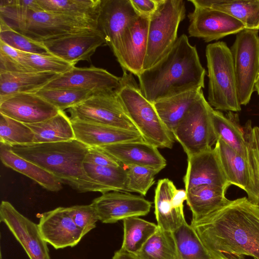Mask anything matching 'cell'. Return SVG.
<instances>
[{"label": "cell", "instance_id": "6da1fadb", "mask_svg": "<svg viewBox=\"0 0 259 259\" xmlns=\"http://www.w3.org/2000/svg\"><path fill=\"white\" fill-rule=\"evenodd\" d=\"M190 224L213 259H259V206L247 197Z\"/></svg>", "mask_w": 259, "mask_h": 259}, {"label": "cell", "instance_id": "7a4b0ae2", "mask_svg": "<svg viewBox=\"0 0 259 259\" xmlns=\"http://www.w3.org/2000/svg\"><path fill=\"white\" fill-rule=\"evenodd\" d=\"M205 74L196 47L183 34L164 57L137 77L142 93L153 104L187 91L202 90Z\"/></svg>", "mask_w": 259, "mask_h": 259}, {"label": "cell", "instance_id": "3957f363", "mask_svg": "<svg viewBox=\"0 0 259 259\" xmlns=\"http://www.w3.org/2000/svg\"><path fill=\"white\" fill-rule=\"evenodd\" d=\"M89 148L76 139L11 146L15 153L42 167L78 192H110L84 171V160Z\"/></svg>", "mask_w": 259, "mask_h": 259}, {"label": "cell", "instance_id": "277c9868", "mask_svg": "<svg viewBox=\"0 0 259 259\" xmlns=\"http://www.w3.org/2000/svg\"><path fill=\"white\" fill-rule=\"evenodd\" d=\"M0 21L38 42L97 28L83 19L23 7L17 0H0Z\"/></svg>", "mask_w": 259, "mask_h": 259}, {"label": "cell", "instance_id": "5b68a950", "mask_svg": "<svg viewBox=\"0 0 259 259\" xmlns=\"http://www.w3.org/2000/svg\"><path fill=\"white\" fill-rule=\"evenodd\" d=\"M123 71L115 92L125 113L146 142L157 148L171 149L172 134L160 119L154 104L144 96L133 74Z\"/></svg>", "mask_w": 259, "mask_h": 259}, {"label": "cell", "instance_id": "8992f818", "mask_svg": "<svg viewBox=\"0 0 259 259\" xmlns=\"http://www.w3.org/2000/svg\"><path fill=\"white\" fill-rule=\"evenodd\" d=\"M208 70V103L217 110H241L232 53L226 43L217 41L205 49Z\"/></svg>", "mask_w": 259, "mask_h": 259}, {"label": "cell", "instance_id": "52a82bcc", "mask_svg": "<svg viewBox=\"0 0 259 259\" xmlns=\"http://www.w3.org/2000/svg\"><path fill=\"white\" fill-rule=\"evenodd\" d=\"M186 16L183 0H161L149 18L148 44L143 70L157 63L171 49L178 37L179 26Z\"/></svg>", "mask_w": 259, "mask_h": 259}, {"label": "cell", "instance_id": "ba28073f", "mask_svg": "<svg viewBox=\"0 0 259 259\" xmlns=\"http://www.w3.org/2000/svg\"><path fill=\"white\" fill-rule=\"evenodd\" d=\"M212 107L203 95L187 112L172 132L187 157L212 148L217 139L211 119Z\"/></svg>", "mask_w": 259, "mask_h": 259}, {"label": "cell", "instance_id": "9c48e42d", "mask_svg": "<svg viewBox=\"0 0 259 259\" xmlns=\"http://www.w3.org/2000/svg\"><path fill=\"white\" fill-rule=\"evenodd\" d=\"M241 105H246L255 91L259 74L258 30L244 29L236 34L230 48Z\"/></svg>", "mask_w": 259, "mask_h": 259}, {"label": "cell", "instance_id": "30bf717a", "mask_svg": "<svg viewBox=\"0 0 259 259\" xmlns=\"http://www.w3.org/2000/svg\"><path fill=\"white\" fill-rule=\"evenodd\" d=\"M68 111L71 120L138 132L124 110L115 91L95 94Z\"/></svg>", "mask_w": 259, "mask_h": 259}, {"label": "cell", "instance_id": "8fae6325", "mask_svg": "<svg viewBox=\"0 0 259 259\" xmlns=\"http://www.w3.org/2000/svg\"><path fill=\"white\" fill-rule=\"evenodd\" d=\"M0 221L7 226L30 259H51L47 243L36 224L19 212L9 202L2 201Z\"/></svg>", "mask_w": 259, "mask_h": 259}, {"label": "cell", "instance_id": "7c38bea8", "mask_svg": "<svg viewBox=\"0 0 259 259\" xmlns=\"http://www.w3.org/2000/svg\"><path fill=\"white\" fill-rule=\"evenodd\" d=\"M52 55L75 65L78 62H91L92 56L100 47L106 45L98 29L81 31L41 42Z\"/></svg>", "mask_w": 259, "mask_h": 259}, {"label": "cell", "instance_id": "4fadbf2b", "mask_svg": "<svg viewBox=\"0 0 259 259\" xmlns=\"http://www.w3.org/2000/svg\"><path fill=\"white\" fill-rule=\"evenodd\" d=\"M188 18L189 35L201 38L206 42L237 34L245 29L240 21L230 15L208 8L194 7Z\"/></svg>", "mask_w": 259, "mask_h": 259}, {"label": "cell", "instance_id": "5bb4252c", "mask_svg": "<svg viewBox=\"0 0 259 259\" xmlns=\"http://www.w3.org/2000/svg\"><path fill=\"white\" fill-rule=\"evenodd\" d=\"M97 212L99 220L112 224L126 218L147 215L152 203L143 197L122 191L106 192L91 203Z\"/></svg>", "mask_w": 259, "mask_h": 259}, {"label": "cell", "instance_id": "9a60e30c", "mask_svg": "<svg viewBox=\"0 0 259 259\" xmlns=\"http://www.w3.org/2000/svg\"><path fill=\"white\" fill-rule=\"evenodd\" d=\"M138 16L130 0H101L97 28L115 57L125 29Z\"/></svg>", "mask_w": 259, "mask_h": 259}, {"label": "cell", "instance_id": "2e32d148", "mask_svg": "<svg viewBox=\"0 0 259 259\" xmlns=\"http://www.w3.org/2000/svg\"><path fill=\"white\" fill-rule=\"evenodd\" d=\"M149 19L138 16L125 29L115 57L123 70L136 75L143 70Z\"/></svg>", "mask_w": 259, "mask_h": 259}, {"label": "cell", "instance_id": "e0dca14e", "mask_svg": "<svg viewBox=\"0 0 259 259\" xmlns=\"http://www.w3.org/2000/svg\"><path fill=\"white\" fill-rule=\"evenodd\" d=\"M120 78L104 69L94 66L74 67L51 81L43 89L73 88L97 94L116 91L119 85Z\"/></svg>", "mask_w": 259, "mask_h": 259}, {"label": "cell", "instance_id": "ac0fdd59", "mask_svg": "<svg viewBox=\"0 0 259 259\" xmlns=\"http://www.w3.org/2000/svg\"><path fill=\"white\" fill-rule=\"evenodd\" d=\"M59 111L35 93H19L0 98V113L24 124L42 122Z\"/></svg>", "mask_w": 259, "mask_h": 259}, {"label": "cell", "instance_id": "d6986e66", "mask_svg": "<svg viewBox=\"0 0 259 259\" xmlns=\"http://www.w3.org/2000/svg\"><path fill=\"white\" fill-rule=\"evenodd\" d=\"M37 225L44 240L56 249L73 247L84 236L69 215L67 207H58L44 212Z\"/></svg>", "mask_w": 259, "mask_h": 259}, {"label": "cell", "instance_id": "ffe728a7", "mask_svg": "<svg viewBox=\"0 0 259 259\" xmlns=\"http://www.w3.org/2000/svg\"><path fill=\"white\" fill-rule=\"evenodd\" d=\"M184 182L186 191L202 185H217L227 188L231 185L214 147L187 157Z\"/></svg>", "mask_w": 259, "mask_h": 259}, {"label": "cell", "instance_id": "44dd1931", "mask_svg": "<svg viewBox=\"0 0 259 259\" xmlns=\"http://www.w3.org/2000/svg\"><path fill=\"white\" fill-rule=\"evenodd\" d=\"M99 148L126 166H146L160 171L166 165L158 148L145 141L123 142Z\"/></svg>", "mask_w": 259, "mask_h": 259}, {"label": "cell", "instance_id": "7402d4cb", "mask_svg": "<svg viewBox=\"0 0 259 259\" xmlns=\"http://www.w3.org/2000/svg\"><path fill=\"white\" fill-rule=\"evenodd\" d=\"M75 139L90 147L145 141L139 132L110 126L71 120Z\"/></svg>", "mask_w": 259, "mask_h": 259}, {"label": "cell", "instance_id": "603a6c76", "mask_svg": "<svg viewBox=\"0 0 259 259\" xmlns=\"http://www.w3.org/2000/svg\"><path fill=\"white\" fill-rule=\"evenodd\" d=\"M177 188L167 178L159 180L155 190L154 213L159 228L174 232L186 222L184 210L174 207L171 199Z\"/></svg>", "mask_w": 259, "mask_h": 259}, {"label": "cell", "instance_id": "cb8c5ba5", "mask_svg": "<svg viewBox=\"0 0 259 259\" xmlns=\"http://www.w3.org/2000/svg\"><path fill=\"white\" fill-rule=\"evenodd\" d=\"M0 158L6 166L29 178L47 190L57 192L62 188V183L59 179L15 153L9 145L0 144Z\"/></svg>", "mask_w": 259, "mask_h": 259}, {"label": "cell", "instance_id": "d4e9b609", "mask_svg": "<svg viewBox=\"0 0 259 259\" xmlns=\"http://www.w3.org/2000/svg\"><path fill=\"white\" fill-rule=\"evenodd\" d=\"M194 7L223 12L240 21L245 29L259 30V0H189Z\"/></svg>", "mask_w": 259, "mask_h": 259}, {"label": "cell", "instance_id": "484cf974", "mask_svg": "<svg viewBox=\"0 0 259 259\" xmlns=\"http://www.w3.org/2000/svg\"><path fill=\"white\" fill-rule=\"evenodd\" d=\"M227 187L206 185L186 191L187 204L192 213V221H198L227 204Z\"/></svg>", "mask_w": 259, "mask_h": 259}, {"label": "cell", "instance_id": "4316f807", "mask_svg": "<svg viewBox=\"0 0 259 259\" xmlns=\"http://www.w3.org/2000/svg\"><path fill=\"white\" fill-rule=\"evenodd\" d=\"M60 75L50 72H0V98L19 93H35Z\"/></svg>", "mask_w": 259, "mask_h": 259}, {"label": "cell", "instance_id": "83f0119b", "mask_svg": "<svg viewBox=\"0 0 259 259\" xmlns=\"http://www.w3.org/2000/svg\"><path fill=\"white\" fill-rule=\"evenodd\" d=\"M203 95L202 90H194L153 103L160 119L172 133L189 109Z\"/></svg>", "mask_w": 259, "mask_h": 259}, {"label": "cell", "instance_id": "f1b7e54d", "mask_svg": "<svg viewBox=\"0 0 259 259\" xmlns=\"http://www.w3.org/2000/svg\"><path fill=\"white\" fill-rule=\"evenodd\" d=\"M214 148L229 183L238 186L247 193L249 177L246 158L221 139L217 140Z\"/></svg>", "mask_w": 259, "mask_h": 259}, {"label": "cell", "instance_id": "f546056e", "mask_svg": "<svg viewBox=\"0 0 259 259\" xmlns=\"http://www.w3.org/2000/svg\"><path fill=\"white\" fill-rule=\"evenodd\" d=\"M34 134L33 143H47L75 139L71 120L64 111L42 122L25 124Z\"/></svg>", "mask_w": 259, "mask_h": 259}, {"label": "cell", "instance_id": "4dcf8cb0", "mask_svg": "<svg viewBox=\"0 0 259 259\" xmlns=\"http://www.w3.org/2000/svg\"><path fill=\"white\" fill-rule=\"evenodd\" d=\"M212 125L218 139L246 158V143L243 129L238 124L237 114L229 112L228 117L212 108L210 111Z\"/></svg>", "mask_w": 259, "mask_h": 259}, {"label": "cell", "instance_id": "1f68e13d", "mask_svg": "<svg viewBox=\"0 0 259 259\" xmlns=\"http://www.w3.org/2000/svg\"><path fill=\"white\" fill-rule=\"evenodd\" d=\"M46 11L84 19L97 24L101 0H37Z\"/></svg>", "mask_w": 259, "mask_h": 259}, {"label": "cell", "instance_id": "d6a6232c", "mask_svg": "<svg viewBox=\"0 0 259 259\" xmlns=\"http://www.w3.org/2000/svg\"><path fill=\"white\" fill-rule=\"evenodd\" d=\"M246 143V159L247 162L249 185L248 199L259 206V127H252L249 120L242 128Z\"/></svg>", "mask_w": 259, "mask_h": 259}, {"label": "cell", "instance_id": "836d02e7", "mask_svg": "<svg viewBox=\"0 0 259 259\" xmlns=\"http://www.w3.org/2000/svg\"><path fill=\"white\" fill-rule=\"evenodd\" d=\"M123 236L121 249L137 255L158 230L157 224L138 217L123 220Z\"/></svg>", "mask_w": 259, "mask_h": 259}, {"label": "cell", "instance_id": "e575fe53", "mask_svg": "<svg viewBox=\"0 0 259 259\" xmlns=\"http://www.w3.org/2000/svg\"><path fill=\"white\" fill-rule=\"evenodd\" d=\"M136 255L140 259H180L173 232L158 228Z\"/></svg>", "mask_w": 259, "mask_h": 259}, {"label": "cell", "instance_id": "d590c367", "mask_svg": "<svg viewBox=\"0 0 259 259\" xmlns=\"http://www.w3.org/2000/svg\"><path fill=\"white\" fill-rule=\"evenodd\" d=\"M173 233L180 259H213L193 227L186 221Z\"/></svg>", "mask_w": 259, "mask_h": 259}, {"label": "cell", "instance_id": "8d00e7d4", "mask_svg": "<svg viewBox=\"0 0 259 259\" xmlns=\"http://www.w3.org/2000/svg\"><path fill=\"white\" fill-rule=\"evenodd\" d=\"M83 167L88 177L110 191L125 192L127 175L123 165L114 167L84 163Z\"/></svg>", "mask_w": 259, "mask_h": 259}, {"label": "cell", "instance_id": "74e56055", "mask_svg": "<svg viewBox=\"0 0 259 259\" xmlns=\"http://www.w3.org/2000/svg\"><path fill=\"white\" fill-rule=\"evenodd\" d=\"M35 93L61 111L73 107L95 94L90 91L73 88L42 89Z\"/></svg>", "mask_w": 259, "mask_h": 259}, {"label": "cell", "instance_id": "f35d334b", "mask_svg": "<svg viewBox=\"0 0 259 259\" xmlns=\"http://www.w3.org/2000/svg\"><path fill=\"white\" fill-rule=\"evenodd\" d=\"M34 134L25 124L0 113V142L10 146L33 143Z\"/></svg>", "mask_w": 259, "mask_h": 259}, {"label": "cell", "instance_id": "ab89813d", "mask_svg": "<svg viewBox=\"0 0 259 259\" xmlns=\"http://www.w3.org/2000/svg\"><path fill=\"white\" fill-rule=\"evenodd\" d=\"M25 64L34 72H50L62 74L74 65L52 54L41 55L23 52Z\"/></svg>", "mask_w": 259, "mask_h": 259}, {"label": "cell", "instance_id": "60d3db41", "mask_svg": "<svg viewBox=\"0 0 259 259\" xmlns=\"http://www.w3.org/2000/svg\"><path fill=\"white\" fill-rule=\"evenodd\" d=\"M126 192H134L145 196L154 183L156 174L160 171L143 166H126Z\"/></svg>", "mask_w": 259, "mask_h": 259}, {"label": "cell", "instance_id": "b9f144b4", "mask_svg": "<svg viewBox=\"0 0 259 259\" xmlns=\"http://www.w3.org/2000/svg\"><path fill=\"white\" fill-rule=\"evenodd\" d=\"M0 41L18 51L31 54H51L41 42L33 41L0 21Z\"/></svg>", "mask_w": 259, "mask_h": 259}, {"label": "cell", "instance_id": "7bdbcfd3", "mask_svg": "<svg viewBox=\"0 0 259 259\" xmlns=\"http://www.w3.org/2000/svg\"><path fill=\"white\" fill-rule=\"evenodd\" d=\"M67 208L71 218L84 236L96 227L99 218L92 203L73 205Z\"/></svg>", "mask_w": 259, "mask_h": 259}, {"label": "cell", "instance_id": "ee69618b", "mask_svg": "<svg viewBox=\"0 0 259 259\" xmlns=\"http://www.w3.org/2000/svg\"><path fill=\"white\" fill-rule=\"evenodd\" d=\"M84 163L114 167L122 165L114 158L99 147H90L85 157Z\"/></svg>", "mask_w": 259, "mask_h": 259}, {"label": "cell", "instance_id": "f6af8a7d", "mask_svg": "<svg viewBox=\"0 0 259 259\" xmlns=\"http://www.w3.org/2000/svg\"><path fill=\"white\" fill-rule=\"evenodd\" d=\"M138 16L149 19L157 10L161 0H130Z\"/></svg>", "mask_w": 259, "mask_h": 259}, {"label": "cell", "instance_id": "bcb514c9", "mask_svg": "<svg viewBox=\"0 0 259 259\" xmlns=\"http://www.w3.org/2000/svg\"><path fill=\"white\" fill-rule=\"evenodd\" d=\"M34 72L19 61L0 51V72Z\"/></svg>", "mask_w": 259, "mask_h": 259}, {"label": "cell", "instance_id": "7dc6e473", "mask_svg": "<svg viewBox=\"0 0 259 259\" xmlns=\"http://www.w3.org/2000/svg\"><path fill=\"white\" fill-rule=\"evenodd\" d=\"M186 200V191L183 189H177L172 196L171 201L174 207L184 210L183 203Z\"/></svg>", "mask_w": 259, "mask_h": 259}, {"label": "cell", "instance_id": "c3c4849f", "mask_svg": "<svg viewBox=\"0 0 259 259\" xmlns=\"http://www.w3.org/2000/svg\"><path fill=\"white\" fill-rule=\"evenodd\" d=\"M112 259H140L136 255L128 253L120 249L116 251Z\"/></svg>", "mask_w": 259, "mask_h": 259}, {"label": "cell", "instance_id": "681fc988", "mask_svg": "<svg viewBox=\"0 0 259 259\" xmlns=\"http://www.w3.org/2000/svg\"><path fill=\"white\" fill-rule=\"evenodd\" d=\"M254 90L259 95V74L257 76L254 87Z\"/></svg>", "mask_w": 259, "mask_h": 259}, {"label": "cell", "instance_id": "f907efd6", "mask_svg": "<svg viewBox=\"0 0 259 259\" xmlns=\"http://www.w3.org/2000/svg\"><path fill=\"white\" fill-rule=\"evenodd\" d=\"M2 253H1V259H3V258H2Z\"/></svg>", "mask_w": 259, "mask_h": 259}]
</instances>
